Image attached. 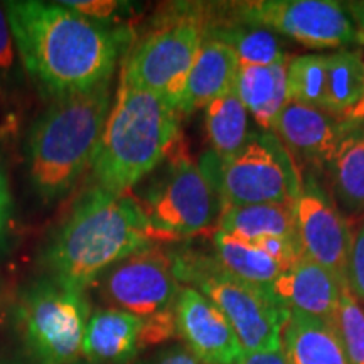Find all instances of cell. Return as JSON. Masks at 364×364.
<instances>
[{
  "mask_svg": "<svg viewBox=\"0 0 364 364\" xmlns=\"http://www.w3.org/2000/svg\"><path fill=\"white\" fill-rule=\"evenodd\" d=\"M198 166L215 188L223 209L250 204L294 206L304 182L297 162L272 132H252L235 156L221 159L208 152Z\"/></svg>",
  "mask_w": 364,
  "mask_h": 364,
  "instance_id": "cell-8",
  "label": "cell"
},
{
  "mask_svg": "<svg viewBox=\"0 0 364 364\" xmlns=\"http://www.w3.org/2000/svg\"><path fill=\"white\" fill-rule=\"evenodd\" d=\"M336 193L348 208L364 209V130L341 140L331 162Z\"/></svg>",
  "mask_w": 364,
  "mask_h": 364,
  "instance_id": "cell-25",
  "label": "cell"
},
{
  "mask_svg": "<svg viewBox=\"0 0 364 364\" xmlns=\"http://www.w3.org/2000/svg\"><path fill=\"white\" fill-rule=\"evenodd\" d=\"M287 88L290 102L326 112L327 97V56L304 54L290 58L287 65Z\"/></svg>",
  "mask_w": 364,
  "mask_h": 364,
  "instance_id": "cell-26",
  "label": "cell"
},
{
  "mask_svg": "<svg viewBox=\"0 0 364 364\" xmlns=\"http://www.w3.org/2000/svg\"><path fill=\"white\" fill-rule=\"evenodd\" d=\"M147 218L130 193L93 186L73 204L41 255L46 277L86 292L105 270L154 247Z\"/></svg>",
  "mask_w": 364,
  "mask_h": 364,
  "instance_id": "cell-2",
  "label": "cell"
},
{
  "mask_svg": "<svg viewBox=\"0 0 364 364\" xmlns=\"http://www.w3.org/2000/svg\"><path fill=\"white\" fill-rule=\"evenodd\" d=\"M208 22L204 6L182 4L169 9L152 31L132 46L122 65L120 85L162 95L177 108L188 73L206 38Z\"/></svg>",
  "mask_w": 364,
  "mask_h": 364,
  "instance_id": "cell-9",
  "label": "cell"
},
{
  "mask_svg": "<svg viewBox=\"0 0 364 364\" xmlns=\"http://www.w3.org/2000/svg\"><path fill=\"white\" fill-rule=\"evenodd\" d=\"M364 93V51L327 54L326 112L339 120L361 100Z\"/></svg>",
  "mask_w": 364,
  "mask_h": 364,
  "instance_id": "cell-24",
  "label": "cell"
},
{
  "mask_svg": "<svg viewBox=\"0 0 364 364\" xmlns=\"http://www.w3.org/2000/svg\"><path fill=\"white\" fill-rule=\"evenodd\" d=\"M287 63L270 66L240 65L235 81V93L255 122L267 132L273 129L282 110L289 105Z\"/></svg>",
  "mask_w": 364,
  "mask_h": 364,
  "instance_id": "cell-19",
  "label": "cell"
},
{
  "mask_svg": "<svg viewBox=\"0 0 364 364\" xmlns=\"http://www.w3.org/2000/svg\"><path fill=\"white\" fill-rule=\"evenodd\" d=\"M248 115L235 88L209 103L206 107V134L211 152L221 159L235 156L252 134L248 130Z\"/></svg>",
  "mask_w": 364,
  "mask_h": 364,
  "instance_id": "cell-23",
  "label": "cell"
},
{
  "mask_svg": "<svg viewBox=\"0 0 364 364\" xmlns=\"http://www.w3.org/2000/svg\"><path fill=\"white\" fill-rule=\"evenodd\" d=\"M12 211V199H11V191H9L7 177L4 174V171L0 169V245L4 241V235H6V228L11 218Z\"/></svg>",
  "mask_w": 364,
  "mask_h": 364,
  "instance_id": "cell-33",
  "label": "cell"
},
{
  "mask_svg": "<svg viewBox=\"0 0 364 364\" xmlns=\"http://www.w3.org/2000/svg\"><path fill=\"white\" fill-rule=\"evenodd\" d=\"M346 12L351 17L354 29H356L358 43L364 46V0H353L343 4Z\"/></svg>",
  "mask_w": 364,
  "mask_h": 364,
  "instance_id": "cell-34",
  "label": "cell"
},
{
  "mask_svg": "<svg viewBox=\"0 0 364 364\" xmlns=\"http://www.w3.org/2000/svg\"><path fill=\"white\" fill-rule=\"evenodd\" d=\"M61 4L80 16L110 26L125 24L124 16L132 11V4L117 0H66Z\"/></svg>",
  "mask_w": 364,
  "mask_h": 364,
  "instance_id": "cell-28",
  "label": "cell"
},
{
  "mask_svg": "<svg viewBox=\"0 0 364 364\" xmlns=\"http://www.w3.org/2000/svg\"><path fill=\"white\" fill-rule=\"evenodd\" d=\"M71 364H102V363H91V361H88V359H85V358H78V359H76V361H73Z\"/></svg>",
  "mask_w": 364,
  "mask_h": 364,
  "instance_id": "cell-36",
  "label": "cell"
},
{
  "mask_svg": "<svg viewBox=\"0 0 364 364\" xmlns=\"http://www.w3.org/2000/svg\"><path fill=\"white\" fill-rule=\"evenodd\" d=\"M29 78L48 98L88 91L112 80L134 46L130 24H102L61 2L14 0L4 4Z\"/></svg>",
  "mask_w": 364,
  "mask_h": 364,
  "instance_id": "cell-1",
  "label": "cell"
},
{
  "mask_svg": "<svg viewBox=\"0 0 364 364\" xmlns=\"http://www.w3.org/2000/svg\"><path fill=\"white\" fill-rule=\"evenodd\" d=\"M238 70L240 59L230 46L221 41L204 38L177 103L181 115L206 108L216 98L230 93L235 88Z\"/></svg>",
  "mask_w": 364,
  "mask_h": 364,
  "instance_id": "cell-16",
  "label": "cell"
},
{
  "mask_svg": "<svg viewBox=\"0 0 364 364\" xmlns=\"http://www.w3.org/2000/svg\"><path fill=\"white\" fill-rule=\"evenodd\" d=\"M272 134L284 144L294 161L299 157L307 164L322 166L332 162L348 129L331 113L289 102L277 118Z\"/></svg>",
  "mask_w": 364,
  "mask_h": 364,
  "instance_id": "cell-14",
  "label": "cell"
},
{
  "mask_svg": "<svg viewBox=\"0 0 364 364\" xmlns=\"http://www.w3.org/2000/svg\"><path fill=\"white\" fill-rule=\"evenodd\" d=\"M336 326L349 364H364V311L349 285L343 287Z\"/></svg>",
  "mask_w": 364,
  "mask_h": 364,
  "instance_id": "cell-27",
  "label": "cell"
},
{
  "mask_svg": "<svg viewBox=\"0 0 364 364\" xmlns=\"http://www.w3.org/2000/svg\"><path fill=\"white\" fill-rule=\"evenodd\" d=\"M149 177V176H147ZM157 241L216 231L221 201L208 177L181 144L136 193H130Z\"/></svg>",
  "mask_w": 364,
  "mask_h": 364,
  "instance_id": "cell-7",
  "label": "cell"
},
{
  "mask_svg": "<svg viewBox=\"0 0 364 364\" xmlns=\"http://www.w3.org/2000/svg\"><path fill=\"white\" fill-rule=\"evenodd\" d=\"M93 285L112 309L130 312L142 321L174 314L182 290L171 253L161 247L140 250L117 262Z\"/></svg>",
  "mask_w": 364,
  "mask_h": 364,
  "instance_id": "cell-10",
  "label": "cell"
},
{
  "mask_svg": "<svg viewBox=\"0 0 364 364\" xmlns=\"http://www.w3.org/2000/svg\"><path fill=\"white\" fill-rule=\"evenodd\" d=\"M181 144V113L169 100L120 85L91 164L95 186L130 193Z\"/></svg>",
  "mask_w": 364,
  "mask_h": 364,
  "instance_id": "cell-4",
  "label": "cell"
},
{
  "mask_svg": "<svg viewBox=\"0 0 364 364\" xmlns=\"http://www.w3.org/2000/svg\"><path fill=\"white\" fill-rule=\"evenodd\" d=\"M144 321L118 309H98L85 327L81 356L91 363L130 364L140 351Z\"/></svg>",
  "mask_w": 364,
  "mask_h": 364,
  "instance_id": "cell-17",
  "label": "cell"
},
{
  "mask_svg": "<svg viewBox=\"0 0 364 364\" xmlns=\"http://www.w3.org/2000/svg\"><path fill=\"white\" fill-rule=\"evenodd\" d=\"M90 316L86 292L46 275L29 282L11 302V339L0 364H71L81 354Z\"/></svg>",
  "mask_w": 364,
  "mask_h": 364,
  "instance_id": "cell-5",
  "label": "cell"
},
{
  "mask_svg": "<svg viewBox=\"0 0 364 364\" xmlns=\"http://www.w3.org/2000/svg\"><path fill=\"white\" fill-rule=\"evenodd\" d=\"M112 108V80L54 98L27 136V176L36 196L54 203L90 169Z\"/></svg>",
  "mask_w": 364,
  "mask_h": 364,
  "instance_id": "cell-3",
  "label": "cell"
},
{
  "mask_svg": "<svg viewBox=\"0 0 364 364\" xmlns=\"http://www.w3.org/2000/svg\"><path fill=\"white\" fill-rule=\"evenodd\" d=\"M344 285L348 284L304 255L273 282L268 292L289 311H300L334 322Z\"/></svg>",
  "mask_w": 364,
  "mask_h": 364,
  "instance_id": "cell-15",
  "label": "cell"
},
{
  "mask_svg": "<svg viewBox=\"0 0 364 364\" xmlns=\"http://www.w3.org/2000/svg\"><path fill=\"white\" fill-rule=\"evenodd\" d=\"M233 21L279 33L306 48H343L358 43L344 6L334 0H253L230 4Z\"/></svg>",
  "mask_w": 364,
  "mask_h": 364,
  "instance_id": "cell-11",
  "label": "cell"
},
{
  "mask_svg": "<svg viewBox=\"0 0 364 364\" xmlns=\"http://www.w3.org/2000/svg\"><path fill=\"white\" fill-rule=\"evenodd\" d=\"M216 230L248 243H257L265 238H299L294 206L289 204L225 208Z\"/></svg>",
  "mask_w": 364,
  "mask_h": 364,
  "instance_id": "cell-20",
  "label": "cell"
},
{
  "mask_svg": "<svg viewBox=\"0 0 364 364\" xmlns=\"http://www.w3.org/2000/svg\"><path fill=\"white\" fill-rule=\"evenodd\" d=\"M177 336L203 364H233L241 354L230 321L206 295L182 287L176 302Z\"/></svg>",
  "mask_w": 364,
  "mask_h": 364,
  "instance_id": "cell-13",
  "label": "cell"
},
{
  "mask_svg": "<svg viewBox=\"0 0 364 364\" xmlns=\"http://www.w3.org/2000/svg\"><path fill=\"white\" fill-rule=\"evenodd\" d=\"M341 120H344L346 124H356V122L364 120V93H363L361 100H359V102L354 105L351 110L346 113Z\"/></svg>",
  "mask_w": 364,
  "mask_h": 364,
  "instance_id": "cell-35",
  "label": "cell"
},
{
  "mask_svg": "<svg viewBox=\"0 0 364 364\" xmlns=\"http://www.w3.org/2000/svg\"><path fill=\"white\" fill-rule=\"evenodd\" d=\"M140 364H203L184 346H167Z\"/></svg>",
  "mask_w": 364,
  "mask_h": 364,
  "instance_id": "cell-31",
  "label": "cell"
},
{
  "mask_svg": "<svg viewBox=\"0 0 364 364\" xmlns=\"http://www.w3.org/2000/svg\"><path fill=\"white\" fill-rule=\"evenodd\" d=\"M169 253L176 279L206 295L225 314L245 353L282 349L290 311L268 290L230 275L211 255L194 250Z\"/></svg>",
  "mask_w": 364,
  "mask_h": 364,
  "instance_id": "cell-6",
  "label": "cell"
},
{
  "mask_svg": "<svg viewBox=\"0 0 364 364\" xmlns=\"http://www.w3.org/2000/svg\"><path fill=\"white\" fill-rule=\"evenodd\" d=\"M211 236L216 262L223 270L247 284L270 290L273 282L287 270V267L273 260L270 255H267L255 243L233 238L220 230H216Z\"/></svg>",
  "mask_w": 364,
  "mask_h": 364,
  "instance_id": "cell-21",
  "label": "cell"
},
{
  "mask_svg": "<svg viewBox=\"0 0 364 364\" xmlns=\"http://www.w3.org/2000/svg\"><path fill=\"white\" fill-rule=\"evenodd\" d=\"M206 38L216 39L230 46L240 59V65L270 66L277 63L290 61L289 53L275 33L262 27H255L241 22L213 21L209 16Z\"/></svg>",
  "mask_w": 364,
  "mask_h": 364,
  "instance_id": "cell-22",
  "label": "cell"
},
{
  "mask_svg": "<svg viewBox=\"0 0 364 364\" xmlns=\"http://www.w3.org/2000/svg\"><path fill=\"white\" fill-rule=\"evenodd\" d=\"M348 284L358 300H364V225L353 236L349 255Z\"/></svg>",
  "mask_w": 364,
  "mask_h": 364,
  "instance_id": "cell-29",
  "label": "cell"
},
{
  "mask_svg": "<svg viewBox=\"0 0 364 364\" xmlns=\"http://www.w3.org/2000/svg\"><path fill=\"white\" fill-rule=\"evenodd\" d=\"M233 364H289L285 358L284 348L277 351H260V353H245L236 359Z\"/></svg>",
  "mask_w": 364,
  "mask_h": 364,
  "instance_id": "cell-32",
  "label": "cell"
},
{
  "mask_svg": "<svg viewBox=\"0 0 364 364\" xmlns=\"http://www.w3.org/2000/svg\"><path fill=\"white\" fill-rule=\"evenodd\" d=\"M294 213L304 253L348 284L353 236L329 196L314 181L302 182Z\"/></svg>",
  "mask_w": 364,
  "mask_h": 364,
  "instance_id": "cell-12",
  "label": "cell"
},
{
  "mask_svg": "<svg viewBox=\"0 0 364 364\" xmlns=\"http://www.w3.org/2000/svg\"><path fill=\"white\" fill-rule=\"evenodd\" d=\"M282 348L289 364H349L336 326L300 311H290Z\"/></svg>",
  "mask_w": 364,
  "mask_h": 364,
  "instance_id": "cell-18",
  "label": "cell"
},
{
  "mask_svg": "<svg viewBox=\"0 0 364 364\" xmlns=\"http://www.w3.org/2000/svg\"><path fill=\"white\" fill-rule=\"evenodd\" d=\"M16 43L6 9L0 6V78L11 80L16 75Z\"/></svg>",
  "mask_w": 364,
  "mask_h": 364,
  "instance_id": "cell-30",
  "label": "cell"
}]
</instances>
